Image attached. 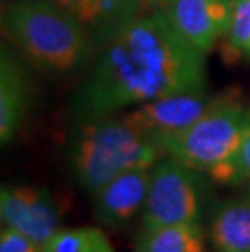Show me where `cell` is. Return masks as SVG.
<instances>
[{
  "instance_id": "obj_1",
  "label": "cell",
  "mask_w": 250,
  "mask_h": 252,
  "mask_svg": "<svg viewBox=\"0 0 250 252\" xmlns=\"http://www.w3.org/2000/svg\"><path fill=\"white\" fill-rule=\"evenodd\" d=\"M201 90H206L205 54L158 8L134 18L103 46L73 96L72 109L84 121Z\"/></svg>"
},
{
  "instance_id": "obj_2",
  "label": "cell",
  "mask_w": 250,
  "mask_h": 252,
  "mask_svg": "<svg viewBox=\"0 0 250 252\" xmlns=\"http://www.w3.org/2000/svg\"><path fill=\"white\" fill-rule=\"evenodd\" d=\"M2 28L31 62L49 72H75L96 49L88 30L51 0L8 3Z\"/></svg>"
},
{
  "instance_id": "obj_3",
  "label": "cell",
  "mask_w": 250,
  "mask_h": 252,
  "mask_svg": "<svg viewBox=\"0 0 250 252\" xmlns=\"http://www.w3.org/2000/svg\"><path fill=\"white\" fill-rule=\"evenodd\" d=\"M163 155L159 145L140 135L122 117L84 119L72 142L75 178L93 194L125 171L153 168Z\"/></svg>"
},
{
  "instance_id": "obj_4",
  "label": "cell",
  "mask_w": 250,
  "mask_h": 252,
  "mask_svg": "<svg viewBox=\"0 0 250 252\" xmlns=\"http://www.w3.org/2000/svg\"><path fill=\"white\" fill-rule=\"evenodd\" d=\"M250 130V103L236 93L215 96L210 108L177 135L164 140V155L195 171L213 169L236 152Z\"/></svg>"
},
{
  "instance_id": "obj_5",
  "label": "cell",
  "mask_w": 250,
  "mask_h": 252,
  "mask_svg": "<svg viewBox=\"0 0 250 252\" xmlns=\"http://www.w3.org/2000/svg\"><path fill=\"white\" fill-rule=\"evenodd\" d=\"M200 210L201 189L195 169L171 157L159 159L151 168L141 226L198 223Z\"/></svg>"
},
{
  "instance_id": "obj_6",
  "label": "cell",
  "mask_w": 250,
  "mask_h": 252,
  "mask_svg": "<svg viewBox=\"0 0 250 252\" xmlns=\"http://www.w3.org/2000/svg\"><path fill=\"white\" fill-rule=\"evenodd\" d=\"M213 99L215 96L206 94V90L175 93L135 106L122 119L140 135L161 147L164 140L192 126L210 108Z\"/></svg>"
},
{
  "instance_id": "obj_7",
  "label": "cell",
  "mask_w": 250,
  "mask_h": 252,
  "mask_svg": "<svg viewBox=\"0 0 250 252\" xmlns=\"http://www.w3.org/2000/svg\"><path fill=\"white\" fill-rule=\"evenodd\" d=\"M0 217L7 226L28 236L41 248L60 226V210L54 197L39 186H3Z\"/></svg>"
},
{
  "instance_id": "obj_8",
  "label": "cell",
  "mask_w": 250,
  "mask_h": 252,
  "mask_svg": "<svg viewBox=\"0 0 250 252\" xmlns=\"http://www.w3.org/2000/svg\"><path fill=\"white\" fill-rule=\"evenodd\" d=\"M231 8L232 0H169L163 7L174 28L203 54L226 36Z\"/></svg>"
},
{
  "instance_id": "obj_9",
  "label": "cell",
  "mask_w": 250,
  "mask_h": 252,
  "mask_svg": "<svg viewBox=\"0 0 250 252\" xmlns=\"http://www.w3.org/2000/svg\"><path fill=\"white\" fill-rule=\"evenodd\" d=\"M151 168L125 171L94 192V217L108 228H122L145 205Z\"/></svg>"
},
{
  "instance_id": "obj_10",
  "label": "cell",
  "mask_w": 250,
  "mask_h": 252,
  "mask_svg": "<svg viewBox=\"0 0 250 252\" xmlns=\"http://www.w3.org/2000/svg\"><path fill=\"white\" fill-rule=\"evenodd\" d=\"M75 17L96 47H103L132 20L140 17L143 2L137 0H51Z\"/></svg>"
},
{
  "instance_id": "obj_11",
  "label": "cell",
  "mask_w": 250,
  "mask_h": 252,
  "mask_svg": "<svg viewBox=\"0 0 250 252\" xmlns=\"http://www.w3.org/2000/svg\"><path fill=\"white\" fill-rule=\"evenodd\" d=\"M28 78L18 61L2 47L0 54V140L8 145L25 121L29 96Z\"/></svg>"
},
{
  "instance_id": "obj_12",
  "label": "cell",
  "mask_w": 250,
  "mask_h": 252,
  "mask_svg": "<svg viewBox=\"0 0 250 252\" xmlns=\"http://www.w3.org/2000/svg\"><path fill=\"white\" fill-rule=\"evenodd\" d=\"M216 252H250V198L221 203L210 223Z\"/></svg>"
},
{
  "instance_id": "obj_13",
  "label": "cell",
  "mask_w": 250,
  "mask_h": 252,
  "mask_svg": "<svg viewBox=\"0 0 250 252\" xmlns=\"http://www.w3.org/2000/svg\"><path fill=\"white\" fill-rule=\"evenodd\" d=\"M135 252H205L203 231L198 223L141 226Z\"/></svg>"
},
{
  "instance_id": "obj_14",
  "label": "cell",
  "mask_w": 250,
  "mask_h": 252,
  "mask_svg": "<svg viewBox=\"0 0 250 252\" xmlns=\"http://www.w3.org/2000/svg\"><path fill=\"white\" fill-rule=\"evenodd\" d=\"M41 252H117L99 228H70L58 231L41 248Z\"/></svg>"
},
{
  "instance_id": "obj_15",
  "label": "cell",
  "mask_w": 250,
  "mask_h": 252,
  "mask_svg": "<svg viewBox=\"0 0 250 252\" xmlns=\"http://www.w3.org/2000/svg\"><path fill=\"white\" fill-rule=\"evenodd\" d=\"M218 184L236 186L250 182V130L227 159L208 171Z\"/></svg>"
},
{
  "instance_id": "obj_16",
  "label": "cell",
  "mask_w": 250,
  "mask_h": 252,
  "mask_svg": "<svg viewBox=\"0 0 250 252\" xmlns=\"http://www.w3.org/2000/svg\"><path fill=\"white\" fill-rule=\"evenodd\" d=\"M226 42L237 56L250 61V0H232Z\"/></svg>"
},
{
  "instance_id": "obj_17",
  "label": "cell",
  "mask_w": 250,
  "mask_h": 252,
  "mask_svg": "<svg viewBox=\"0 0 250 252\" xmlns=\"http://www.w3.org/2000/svg\"><path fill=\"white\" fill-rule=\"evenodd\" d=\"M0 252H41V246L13 228H3L0 234Z\"/></svg>"
},
{
  "instance_id": "obj_18",
  "label": "cell",
  "mask_w": 250,
  "mask_h": 252,
  "mask_svg": "<svg viewBox=\"0 0 250 252\" xmlns=\"http://www.w3.org/2000/svg\"><path fill=\"white\" fill-rule=\"evenodd\" d=\"M143 2H146V3H150L153 5V7H158V8H163L164 5H166L169 0H143Z\"/></svg>"
},
{
  "instance_id": "obj_19",
  "label": "cell",
  "mask_w": 250,
  "mask_h": 252,
  "mask_svg": "<svg viewBox=\"0 0 250 252\" xmlns=\"http://www.w3.org/2000/svg\"><path fill=\"white\" fill-rule=\"evenodd\" d=\"M247 197L250 198V182H249V190H247Z\"/></svg>"
},
{
  "instance_id": "obj_20",
  "label": "cell",
  "mask_w": 250,
  "mask_h": 252,
  "mask_svg": "<svg viewBox=\"0 0 250 252\" xmlns=\"http://www.w3.org/2000/svg\"><path fill=\"white\" fill-rule=\"evenodd\" d=\"M137 2H143V0H137ZM143 3H145V2H143Z\"/></svg>"
}]
</instances>
